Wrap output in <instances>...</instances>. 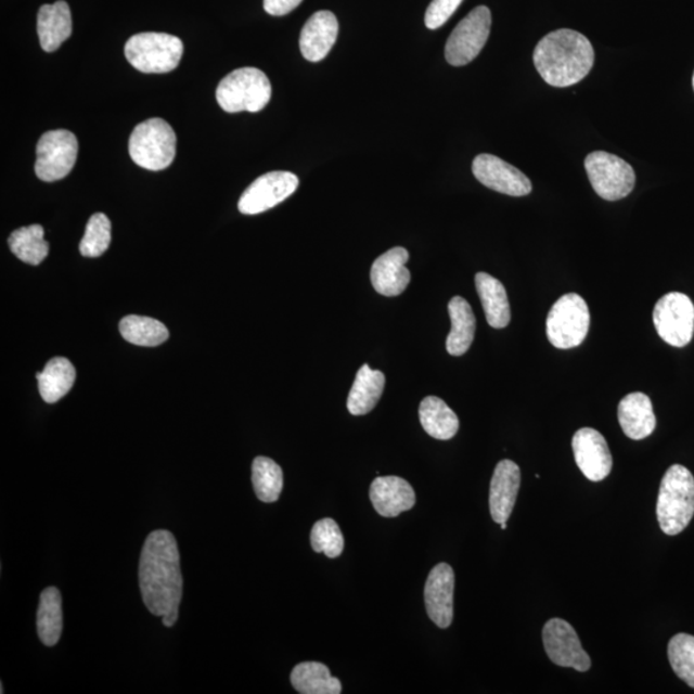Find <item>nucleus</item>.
I'll use <instances>...</instances> for the list:
<instances>
[{
    "label": "nucleus",
    "instance_id": "nucleus-30",
    "mask_svg": "<svg viewBox=\"0 0 694 694\" xmlns=\"http://www.w3.org/2000/svg\"><path fill=\"white\" fill-rule=\"evenodd\" d=\"M9 243L11 252L31 266H39L50 252L44 240V228L39 224L17 229L10 235Z\"/></svg>",
    "mask_w": 694,
    "mask_h": 694
},
{
    "label": "nucleus",
    "instance_id": "nucleus-5",
    "mask_svg": "<svg viewBox=\"0 0 694 694\" xmlns=\"http://www.w3.org/2000/svg\"><path fill=\"white\" fill-rule=\"evenodd\" d=\"M131 159L143 169L169 168L177 154V136L170 125L158 117L137 125L129 139Z\"/></svg>",
    "mask_w": 694,
    "mask_h": 694
},
{
    "label": "nucleus",
    "instance_id": "nucleus-16",
    "mask_svg": "<svg viewBox=\"0 0 694 694\" xmlns=\"http://www.w3.org/2000/svg\"><path fill=\"white\" fill-rule=\"evenodd\" d=\"M454 571L448 564L436 565L425 587V603L429 619L447 629L453 622Z\"/></svg>",
    "mask_w": 694,
    "mask_h": 694
},
{
    "label": "nucleus",
    "instance_id": "nucleus-7",
    "mask_svg": "<svg viewBox=\"0 0 694 694\" xmlns=\"http://www.w3.org/2000/svg\"><path fill=\"white\" fill-rule=\"evenodd\" d=\"M590 325L588 305L578 294H567L554 303L547 318V336L557 349H573L584 343Z\"/></svg>",
    "mask_w": 694,
    "mask_h": 694
},
{
    "label": "nucleus",
    "instance_id": "nucleus-31",
    "mask_svg": "<svg viewBox=\"0 0 694 694\" xmlns=\"http://www.w3.org/2000/svg\"><path fill=\"white\" fill-rule=\"evenodd\" d=\"M120 332L128 343L138 346H158L169 338L165 324L149 317L128 316L120 322Z\"/></svg>",
    "mask_w": 694,
    "mask_h": 694
},
{
    "label": "nucleus",
    "instance_id": "nucleus-37",
    "mask_svg": "<svg viewBox=\"0 0 694 694\" xmlns=\"http://www.w3.org/2000/svg\"><path fill=\"white\" fill-rule=\"evenodd\" d=\"M301 2L303 0H264V10L272 16H286Z\"/></svg>",
    "mask_w": 694,
    "mask_h": 694
},
{
    "label": "nucleus",
    "instance_id": "nucleus-6",
    "mask_svg": "<svg viewBox=\"0 0 694 694\" xmlns=\"http://www.w3.org/2000/svg\"><path fill=\"white\" fill-rule=\"evenodd\" d=\"M183 50V41L174 35L141 33L133 35L125 44V57L138 72L166 74L178 67Z\"/></svg>",
    "mask_w": 694,
    "mask_h": 694
},
{
    "label": "nucleus",
    "instance_id": "nucleus-26",
    "mask_svg": "<svg viewBox=\"0 0 694 694\" xmlns=\"http://www.w3.org/2000/svg\"><path fill=\"white\" fill-rule=\"evenodd\" d=\"M421 425L437 440H450L460 429V420L447 402L440 398L427 397L420 406Z\"/></svg>",
    "mask_w": 694,
    "mask_h": 694
},
{
    "label": "nucleus",
    "instance_id": "nucleus-22",
    "mask_svg": "<svg viewBox=\"0 0 694 694\" xmlns=\"http://www.w3.org/2000/svg\"><path fill=\"white\" fill-rule=\"evenodd\" d=\"M73 17L64 0L40 7L38 13V35L40 46L46 52L57 51L62 43L72 37Z\"/></svg>",
    "mask_w": 694,
    "mask_h": 694
},
{
    "label": "nucleus",
    "instance_id": "nucleus-9",
    "mask_svg": "<svg viewBox=\"0 0 694 694\" xmlns=\"http://www.w3.org/2000/svg\"><path fill=\"white\" fill-rule=\"evenodd\" d=\"M78 152V139L72 131L64 129L47 131L37 145L35 174L48 183L64 179L74 169Z\"/></svg>",
    "mask_w": 694,
    "mask_h": 694
},
{
    "label": "nucleus",
    "instance_id": "nucleus-18",
    "mask_svg": "<svg viewBox=\"0 0 694 694\" xmlns=\"http://www.w3.org/2000/svg\"><path fill=\"white\" fill-rule=\"evenodd\" d=\"M520 486V470L515 462L504 460L497 464L490 484V515L497 524L506 523L515 509Z\"/></svg>",
    "mask_w": 694,
    "mask_h": 694
},
{
    "label": "nucleus",
    "instance_id": "nucleus-23",
    "mask_svg": "<svg viewBox=\"0 0 694 694\" xmlns=\"http://www.w3.org/2000/svg\"><path fill=\"white\" fill-rule=\"evenodd\" d=\"M475 283L486 321L492 329H505L511 322V307L503 283L488 273H477Z\"/></svg>",
    "mask_w": 694,
    "mask_h": 694
},
{
    "label": "nucleus",
    "instance_id": "nucleus-32",
    "mask_svg": "<svg viewBox=\"0 0 694 694\" xmlns=\"http://www.w3.org/2000/svg\"><path fill=\"white\" fill-rule=\"evenodd\" d=\"M253 485L256 497L264 503H274L283 489V471L267 457L255 458L253 463Z\"/></svg>",
    "mask_w": 694,
    "mask_h": 694
},
{
    "label": "nucleus",
    "instance_id": "nucleus-13",
    "mask_svg": "<svg viewBox=\"0 0 694 694\" xmlns=\"http://www.w3.org/2000/svg\"><path fill=\"white\" fill-rule=\"evenodd\" d=\"M543 643L548 657L562 668L586 672L592 666L589 655L581 647L578 634L565 620L551 619L544 625Z\"/></svg>",
    "mask_w": 694,
    "mask_h": 694
},
{
    "label": "nucleus",
    "instance_id": "nucleus-4",
    "mask_svg": "<svg viewBox=\"0 0 694 694\" xmlns=\"http://www.w3.org/2000/svg\"><path fill=\"white\" fill-rule=\"evenodd\" d=\"M272 99V85L259 68L234 69L219 82L217 101L229 114L259 113Z\"/></svg>",
    "mask_w": 694,
    "mask_h": 694
},
{
    "label": "nucleus",
    "instance_id": "nucleus-12",
    "mask_svg": "<svg viewBox=\"0 0 694 694\" xmlns=\"http://www.w3.org/2000/svg\"><path fill=\"white\" fill-rule=\"evenodd\" d=\"M298 187V178L290 171H272L264 174L243 192L239 210L245 215H256L270 210L294 194Z\"/></svg>",
    "mask_w": 694,
    "mask_h": 694
},
{
    "label": "nucleus",
    "instance_id": "nucleus-2",
    "mask_svg": "<svg viewBox=\"0 0 694 694\" xmlns=\"http://www.w3.org/2000/svg\"><path fill=\"white\" fill-rule=\"evenodd\" d=\"M541 78L555 88L578 85L594 65V50L586 35L570 29L550 33L534 51Z\"/></svg>",
    "mask_w": 694,
    "mask_h": 694
},
{
    "label": "nucleus",
    "instance_id": "nucleus-33",
    "mask_svg": "<svg viewBox=\"0 0 694 694\" xmlns=\"http://www.w3.org/2000/svg\"><path fill=\"white\" fill-rule=\"evenodd\" d=\"M668 655L671 668L679 679L694 689V637L684 633L672 637Z\"/></svg>",
    "mask_w": 694,
    "mask_h": 694
},
{
    "label": "nucleus",
    "instance_id": "nucleus-25",
    "mask_svg": "<svg viewBox=\"0 0 694 694\" xmlns=\"http://www.w3.org/2000/svg\"><path fill=\"white\" fill-rule=\"evenodd\" d=\"M385 384L384 373L371 370L368 364L360 368L349 398H347L349 412L352 415H364L372 412L384 394Z\"/></svg>",
    "mask_w": 694,
    "mask_h": 694
},
{
    "label": "nucleus",
    "instance_id": "nucleus-28",
    "mask_svg": "<svg viewBox=\"0 0 694 694\" xmlns=\"http://www.w3.org/2000/svg\"><path fill=\"white\" fill-rule=\"evenodd\" d=\"M291 683L301 694H339L342 682L331 676V671L321 663H303L291 672Z\"/></svg>",
    "mask_w": 694,
    "mask_h": 694
},
{
    "label": "nucleus",
    "instance_id": "nucleus-21",
    "mask_svg": "<svg viewBox=\"0 0 694 694\" xmlns=\"http://www.w3.org/2000/svg\"><path fill=\"white\" fill-rule=\"evenodd\" d=\"M617 415L624 434L631 440H643L655 432L657 422L654 407L643 393L627 395L620 401Z\"/></svg>",
    "mask_w": 694,
    "mask_h": 694
},
{
    "label": "nucleus",
    "instance_id": "nucleus-3",
    "mask_svg": "<svg viewBox=\"0 0 694 694\" xmlns=\"http://www.w3.org/2000/svg\"><path fill=\"white\" fill-rule=\"evenodd\" d=\"M657 519L666 536H678L694 516V477L674 464L663 477L657 499Z\"/></svg>",
    "mask_w": 694,
    "mask_h": 694
},
{
    "label": "nucleus",
    "instance_id": "nucleus-24",
    "mask_svg": "<svg viewBox=\"0 0 694 694\" xmlns=\"http://www.w3.org/2000/svg\"><path fill=\"white\" fill-rule=\"evenodd\" d=\"M451 331L447 338V350L450 356L461 357L474 343L476 317L471 305L461 296L451 298L448 305Z\"/></svg>",
    "mask_w": 694,
    "mask_h": 694
},
{
    "label": "nucleus",
    "instance_id": "nucleus-19",
    "mask_svg": "<svg viewBox=\"0 0 694 694\" xmlns=\"http://www.w3.org/2000/svg\"><path fill=\"white\" fill-rule=\"evenodd\" d=\"M370 498L382 517H398L415 504L412 485L398 476L377 477L371 485Z\"/></svg>",
    "mask_w": 694,
    "mask_h": 694
},
{
    "label": "nucleus",
    "instance_id": "nucleus-36",
    "mask_svg": "<svg viewBox=\"0 0 694 694\" xmlns=\"http://www.w3.org/2000/svg\"><path fill=\"white\" fill-rule=\"evenodd\" d=\"M463 0H433L428 5L425 23L429 30L439 29L447 21L454 15L458 7Z\"/></svg>",
    "mask_w": 694,
    "mask_h": 694
},
{
    "label": "nucleus",
    "instance_id": "nucleus-39",
    "mask_svg": "<svg viewBox=\"0 0 694 694\" xmlns=\"http://www.w3.org/2000/svg\"><path fill=\"white\" fill-rule=\"evenodd\" d=\"M693 89H694V74H693Z\"/></svg>",
    "mask_w": 694,
    "mask_h": 694
},
{
    "label": "nucleus",
    "instance_id": "nucleus-14",
    "mask_svg": "<svg viewBox=\"0 0 694 694\" xmlns=\"http://www.w3.org/2000/svg\"><path fill=\"white\" fill-rule=\"evenodd\" d=\"M474 176L488 189L513 197L527 196L532 190L530 179L504 159L484 154L472 164Z\"/></svg>",
    "mask_w": 694,
    "mask_h": 694
},
{
    "label": "nucleus",
    "instance_id": "nucleus-34",
    "mask_svg": "<svg viewBox=\"0 0 694 694\" xmlns=\"http://www.w3.org/2000/svg\"><path fill=\"white\" fill-rule=\"evenodd\" d=\"M111 243V221L106 215L97 213L89 219L85 237L80 242V253L86 258H100Z\"/></svg>",
    "mask_w": 694,
    "mask_h": 694
},
{
    "label": "nucleus",
    "instance_id": "nucleus-1",
    "mask_svg": "<svg viewBox=\"0 0 694 694\" xmlns=\"http://www.w3.org/2000/svg\"><path fill=\"white\" fill-rule=\"evenodd\" d=\"M139 587L145 607L162 617L165 627L177 622L183 595L178 543L166 530L151 532L139 560Z\"/></svg>",
    "mask_w": 694,
    "mask_h": 694
},
{
    "label": "nucleus",
    "instance_id": "nucleus-35",
    "mask_svg": "<svg viewBox=\"0 0 694 694\" xmlns=\"http://www.w3.org/2000/svg\"><path fill=\"white\" fill-rule=\"evenodd\" d=\"M310 541L314 552L324 553L329 558H337L344 552L343 532L332 518H323L312 526Z\"/></svg>",
    "mask_w": 694,
    "mask_h": 694
},
{
    "label": "nucleus",
    "instance_id": "nucleus-38",
    "mask_svg": "<svg viewBox=\"0 0 694 694\" xmlns=\"http://www.w3.org/2000/svg\"><path fill=\"white\" fill-rule=\"evenodd\" d=\"M501 527H502V530H505L506 529V523L501 524Z\"/></svg>",
    "mask_w": 694,
    "mask_h": 694
},
{
    "label": "nucleus",
    "instance_id": "nucleus-11",
    "mask_svg": "<svg viewBox=\"0 0 694 694\" xmlns=\"http://www.w3.org/2000/svg\"><path fill=\"white\" fill-rule=\"evenodd\" d=\"M656 331L674 347H684L692 342L694 333V305L689 296L671 293L659 298L654 310Z\"/></svg>",
    "mask_w": 694,
    "mask_h": 694
},
{
    "label": "nucleus",
    "instance_id": "nucleus-27",
    "mask_svg": "<svg viewBox=\"0 0 694 694\" xmlns=\"http://www.w3.org/2000/svg\"><path fill=\"white\" fill-rule=\"evenodd\" d=\"M39 391L46 402H57L72 390L76 378V371L66 358H53L44 367L43 372L37 374Z\"/></svg>",
    "mask_w": 694,
    "mask_h": 694
},
{
    "label": "nucleus",
    "instance_id": "nucleus-17",
    "mask_svg": "<svg viewBox=\"0 0 694 694\" xmlns=\"http://www.w3.org/2000/svg\"><path fill=\"white\" fill-rule=\"evenodd\" d=\"M408 260L409 253L404 247H394L381 255L371 269L373 288L387 297L404 293L411 282V272L406 267Z\"/></svg>",
    "mask_w": 694,
    "mask_h": 694
},
{
    "label": "nucleus",
    "instance_id": "nucleus-8",
    "mask_svg": "<svg viewBox=\"0 0 694 694\" xmlns=\"http://www.w3.org/2000/svg\"><path fill=\"white\" fill-rule=\"evenodd\" d=\"M584 165L590 184L603 200H621L634 190L635 172L625 159L595 151L587 156Z\"/></svg>",
    "mask_w": 694,
    "mask_h": 694
},
{
    "label": "nucleus",
    "instance_id": "nucleus-10",
    "mask_svg": "<svg viewBox=\"0 0 694 694\" xmlns=\"http://www.w3.org/2000/svg\"><path fill=\"white\" fill-rule=\"evenodd\" d=\"M490 29V10L485 5L476 7L450 34L446 47V59L449 64L460 67L474 61L488 41Z\"/></svg>",
    "mask_w": 694,
    "mask_h": 694
},
{
    "label": "nucleus",
    "instance_id": "nucleus-15",
    "mask_svg": "<svg viewBox=\"0 0 694 694\" xmlns=\"http://www.w3.org/2000/svg\"><path fill=\"white\" fill-rule=\"evenodd\" d=\"M575 462L588 480L600 483L613 470V455L608 444L594 428H580L573 437Z\"/></svg>",
    "mask_w": 694,
    "mask_h": 694
},
{
    "label": "nucleus",
    "instance_id": "nucleus-29",
    "mask_svg": "<svg viewBox=\"0 0 694 694\" xmlns=\"http://www.w3.org/2000/svg\"><path fill=\"white\" fill-rule=\"evenodd\" d=\"M62 596L60 590L50 587L43 590L40 595L37 628L40 641L47 647L60 642L64 619H62Z\"/></svg>",
    "mask_w": 694,
    "mask_h": 694
},
{
    "label": "nucleus",
    "instance_id": "nucleus-20",
    "mask_svg": "<svg viewBox=\"0 0 694 694\" xmlns=\"http://www.w3.org/2000/svg\"><path fill=\"white\" fill-rule=\"evenodd\" d=\"M338 35V21L330 11L314 13L304 25L300 50L305 59L319 62L327 57Z\"/></svg>",
    "mask_w": 694,
    "mask_h": 694
}]
</instances>
